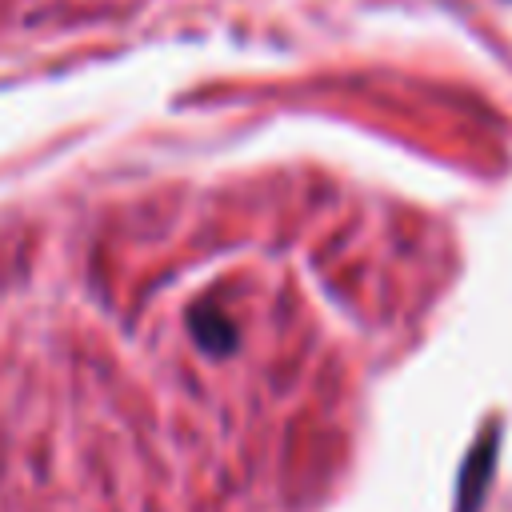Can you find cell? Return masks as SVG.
<instances>
[{
	"instance_id": "obj_1",
	"label": "cell",
	"mask_w": 512,
	"mask_h": 512,
	"mask_svg": "<svg viewBox=\"0 0 512 512\" xmlns=\"http://www.w3.org/2000/svg\"><path fill=\"white\" fill-rule=\"evenodd\" d=\"M492 456H496V432L488 428L480 436V444L472 448L468 464H464V480H460V512H476L484 488H488V476H492Z\"/></svg>"
},
{
	"instance_id": "obj_2",
	"label": "cell",
	"mask_w": 512,
	"mask_h": 512,
	"mask_svg": "<svg viewBox=\"0 0 512 512\" xmlns=\"http://www.w3.org/2000/svg\"><path fill=\"white\" fill-rule=\"evenodd\" d=\"M192 336L212 356H224V352L236 348V324L224 312H216V308H196L192 312Z\"/></svg>"
}]
</instances>
